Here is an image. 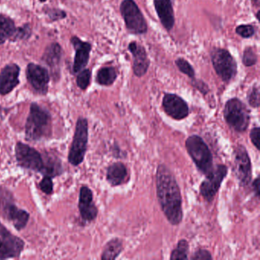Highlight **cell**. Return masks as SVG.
I'll use <instances>...</instances> for the list:
<instances>
[{
	"instance_id": "6da1fadb",
	"label": "cell",
	"mask_w": 260,
	"mask_h": 260,
	"mask_svg": "<svg viewBox=\"0 0 260 260\" xmlns=\"http://www.w3.org/2000/svg\"><path fill=\"white\" fill-rule=\"evenodd\" d=\"M156 196L161 209L172 225H179L183 217L180 188L172 172L164 164L157 167Z\"/></svg>"
},
{
	"instance_id": "7a4b0ae2",
	"label": "cell",
	"mask_w": 260,
	"mask_h": 260,
	"mask_svg": "<svg viewBox=\"0 0 260 260\" xmlns=\"http://www.w3.org/2000/svg\"><path fill=\"white\" fill-rule=\"evenodd\" d=\"M25 131V138L28 141L50 138L52 134V118L49 111L38 103H31Z\"/></svg>"
},
{
	"instance_id": "3957f363",
	"label": "cell",
	"mask_w": 260,
	"mask_h": 260,
	"mask_svg": "<svg viewBox=\"0 0 260 260\" xmlns=\"http://www.w3.org/2000/svg\"><path fill=\"white\" fill-rule=\"evenodd\" d=\"M185 147L199 171L208 176L214 169L211 150L199 135H191L185 141Z\"/></svg>"
},
{
	"instance_id": "277c9868",
	"label": "cell",
	"mask_w": 260,
	"mask_h": 260,
	"mask_svg": "<svg viewBox=\"0 0 260 260\" xmlns=\"http://www.w3.org/2000/svg\"><path fill=\"white\" fill-rule=\"evenodd\" d=\"M0 213L19 231L27 226L30 218L29 213L18 208L14 203L13 194L3 187H0Z\"/></svg>"
},
{
	"instance_id": "5b68a950",
	"label": "cell",
	"mask_w": 260,
	"mask_h": 260,
	"mask_svg": "<svg viewBox=\"0 0 260 260\" xmlns=\"http://www.w3.org/2000/svg\"><path fill=\"white\" fill-rule=\"evenodd\" d=\"M223 117L228 125L238 133L246 132L250 121L249 109L237 98L228 100L223 109Z\"/></svg>"
},
{
	"instance_id": "8992f818",
	"label": "cell",
	"mask_w": 260,
	"mask_h": 260,
	"mask_svg": "<svg viewBox=\"0 0 260 260\" xmlns=\"http://www.w3.org/2000/svg\"><path fill=\"white\" fill-rule=\"evenodd\" d=\"M89 124L86 118L80 117L76 124L75 132L68 154V160L74 167H78L84 160L87 150Z\"/></svg>"
},
{
	"instance_id": "52a82bcc",
	"label": "cell",
	"mask_w": 260,
	"mask_h": 260,
	"mask_svg": "<svg viewBox=\"0 0 260 260\" xmlns=\"http://www.w3.org/2000/svg\"><path fill=\"white\" fill-rule=\"evenodd\" d=\"M120 12L126 28L131 34L144 35L148 31L147 21L135 0H123Z\"/></svg>"
},
{
	"instance_id": "ba28073f",
	"label": "cell",
	"mask_w": 260,
	"mask_h": 260,
	"mask_svg": "<svg viewBox=\"0 0 260 260\" xmlns=\"http://www.w3.org/2000/svg\"><path fill=\"white\" fill-rule=\"evenodd\" d=\"M213 68L222 81L229 83L237 74V63L228 50L214 48L211 51Z\"/></svg>"
},
{
	"instance_id": "9c48e42d",
	"label": "cell",
	"mask_w": 260,
	"mask_h": 260,
	"mask_svg": "<svg viewBox=\"0 0 260 260\" xmlns=\"http://www.w3.org/2000/svg\"><path fill=\"white\" fill-rule=\"evenodd\" d=\"M18 165L26 170L45 174V160L44 153H41L34 147L18 142L15 148Z\"/></svg>"
},
{
	"instance_id": "30bf717a",
	"label": "cell",
	"mask_w": 260,
	"mask_h": 260,
	"mask_svg": "<svg viewBox=\"0 0 260 260\" xmlns=\"http://www.w3.org/2000/svg\"><path fill=\"white\" fill-rule=\"evenodd\" d=\"M24 248V240L12 234L0 222V259L19 258Z\"/></svg>"
},
{
	"instance_id": "8fae6325",
	"label": "cell",
	"mask_w": 260,
	"mask_h": 260,
	"mask_svg": "<svg viewBox=\"0 0 260 260\" xmlns=\"http://www.w3.org/2000/svg\"><path fill=\"white\" fill-rule=\"evenodd\" d=\"M228 167L223 164L215 166L212 172L206 176V179L200 185V193L207 202H212L220 189L223 179L228 175Z\"/></svg>"
},
{
	"instance_id": "7c38bea8",
	"label": "cell",
	"mask_w": 260,
	"mask_h": 260,
	"mask_svg": "<svg viewBox=\"0 0 260 260\" xmlns=\"http://www.w3.org/2000/svg\"><path fill=\"white\" fill-rule=\"evenodd\" d=\"M234 170L236 176L243 187L247 186L252 179L250 158L244 146L238 145L234 153Z\"/></svg>"
},
{
	"instance_id": "4fadbf2b",
	"label": "cell",
	"mask_w": 260,
	"mask_h": 260,
	"mask_svg": "<svg viewBox=\"0 0 260 260\" xmlns=\"http://www.w3.org/2000/svg\"><path fill=\"white\" fill-rule=\"evenodd\" d=\"M26 77L28 83L38 94L45 95L48 93L50 75L46 68L36 63H29L26 68Z\"/></svg>"
},
{
	"instance_id": "5bb4252c",
	"label": "cell",
	"mask_w": 260,
	"mask_h": 260,
	"mask_svg": "<svg viewBox=\"0 0 260 260\" xmlns=\"http://www.w3.org/2000/svg\"><path fill=\"white\" fill-rule=\"evenodd\" d=\"M162 109L168 116L176 121L187 118L189 108L186 102L176 94L166 93L162 99Z\"/></svg>"
},
{
	"instance_id": "9a60e30c",
	"label": "cell",
	"mask_w": 260,
	"mask_h": 260,
	"mask_svg": "<svg viewBox=\"0 0 260 260\" xmlns=\"http://www.w3.org/2000/svg\"><path fill=\"white\" fill-rule=\"evenodd\" d=\"M78 208L84 221H92L98 215V208L93 202V193L87 185H83L80 188Z\"/></svg>"
},
{
	"instance_id": "2e32d148",
	"label": "cell",
	"mask_w": 260,
	"mask_h": 260,
	"mask_svg": "<svg viewBox=\"0 0 260 260\" xmlns=\"http://www.w3.org/2000/svg\"><path fill=\"white\" fill-rule=\"evenodd\" d=\"M20 71V68L14 63L3 68L0 73V95H8L19 86Z\"/></svg>"
},
{
	"instance_id": "e0dca14e",
	"label": "cell",
	"mask_w": 260,
	"mask_h": 260,
	"mask_svg": "<svg viewBox=\"0 0 260 260\" xmlns=\"http://www.w3.org/2000/svg\"><path fill=\"white\" fill-rule=\"evenodd\" d=\"M127 48L133 56L132 68L134 74L138 77H144L150 64L145 48L138 42H131Z\"/></svg>"
},
{
	"instance_id": "ac0fdd59",
	"label": "cell",
	"mask_w": 260,
	"mask_h": 260,
	"mask_svg": "<svg viewBox=\"0 0 260 260\" xmlns=\"http://www.w3.org/2000/svg\"><path fill=\"white\" fill-rule=\"evenodd\" d=\"M71 42L75 49L73 71L74 74H77L87 66L89 55L92 51V45L89 42H83L77 36H73L71 39Z\"/></svg>"
},
{
	"instance_id": "d6986e66",
	"label": "cell",
	"mask_w": 260,
	"mask_h": 260,
	"mask_svg": "<svg viewBox=\"0 0 260 260\" xmlns=\"http://www.w3.org/2000/svg\"><path fill=\"white\" fill-rule=\"evenodd\" d=\"M153 5L162 27L167 31H171L175 25L174 10L172 0H153Z\"/></svg>"
},
{
	"instance_id": "ffe728a7",
	"label": "cell",
	"mask_w": 260,
	"mask_h": 260,
	"mask_svg": "<svg viewBox=\"0 0 260 260\" xmlns=\"http://www.w3.org/2000/svg\"><path fill=\"white\" fill-rule=\"evenodd\" d=\"M62 52L61 46L58 43H51L45 48L42 56V61L51 70L54 77L60 75Z\"/></svg>"
},
{
	"instance_id": "44dd1931",
	"label": "cell",
	"mask_w": 260,
	"mask_h": 260,
	"mask_svg": "<svg viewBox=\"0 0 260 260\" xmlns=\"http://www.w3.org/2000/svg\"><path fill=\"white\" fill-rule=\"evenodd\" d=\"M128 176L127 167L122 162H117L109 166L106 173V179L112 186H118L125 182Z\"/></svg>"
},
{
	"instance_id": "7402d4cb",
	"label": "cell",
	"mask_w": 260,
	"mask_h": 260,
	"mask_svg": "<svg viewBox=\"0 0 260 260\" xmlns=\"http://www.w3.org/2000/svg\"><path fill=\"white\" fill-rule=\"evenodd\" d=\"M44 156L45 160V171L44 176L54 178L60 176L63 173L62 162L58 156L48 152L44 153Z\"/></svg>"
},
{
	"instance_id": "603a6c76",
	"label": "cell",
	"mask_w": 260,
	"mask_h": 260,
	"mask_svg": "<svg viewBox=\"0 0 260 260\" xmlns=\"http://www.w3.org/2000/svg\"><path fill=\"white\" fill-rule=\"evenodd\" d=\"M16 29L14 21L0 13V45H4L7 40H10Z\"/></svg>"
},
{
	"instance_id": "cb8c5ba5",
	"label": "cell",
	"mask_w": 260,
	"mask_h": 260,
	"mask_svg": "<svg viewBox=\"0 0 260 260\" xmlns=\"http://www.w3.org/2000/svg\"><path fill=\"white\" fill-rule=\"evenodd\" d=\"M123 249H124V246H123L122 240L118 238L112 239L105 246L102 253L101 259H115L121 253Z\"/></svg>"
},
{
	"instance_id": "d4e9b609",
	"label": "cell",
	"mask_w": 260,
	"mask_h": 260,
	"mask_svg": "<svg viewBox=\"0 0 260 260\" xmlns=\"http://www.w3.org/2000/svg\"><path fill=\"white\" fill-rule=\"evenodd\" d=\"M118 77L116 70L113 67H105L100 68L97 72L95 80L100 86H112Z\"/></svg>"
},
{
	"instance_id": "484cf974",
	"label": "cell",
	"mask_w": 260,
	"mask_h": 260,
	"mask_svg": "<svg viewBox=\"0 0 260 260\" xmlns=\"http://www.w3.org/2000/svg\"><path fill=\"white\" fill-rule=\"evenodd\" d=\"M188 252H189V244L185 240H179L176 248L173 249L170 255V259H188Z\"/></svg>"
},
{
	"instance_id": "4316f807",
	"label": "cell",
	"mask_w": 260,
	"mask_h": 260,
	"mask_svg": "<svg viewBox=\"0 0 260 260\" xmlns=\"http://www.w3.org/2000/svg\"><path fill=\"white\" fill-rule=\"evenodd\" d=\"M32 34L31 25L29 24H25L19 28H16L14 34L10 39V42H16L19 41H25L29 39Z\"/></svg>"
},
{
	"instance_id": "83f0119b",
	"label": "cell",
	"mask_w": 260,
	"mask_h": 260,
	"mask_svg": "<svg viewBox=\"0 0 260 260\" xmlns=\"http://www.w3.org/2000/svg\"><path fill=\"white\" fill-rule=\"evenodd\" d=\"M92 72L90 70L83 69L77 74V84L82 90H86L90 84Z\"/></svg>"
},
{
	"instance_id": "f1b7e54d",
	"label": "cell",
	"mask_w": 260,
	"mask_h": 260,
	"mask_svg": "<svg viewBox=\"0 0 260 260\" xmlns=\"http://www.w3.org/2000/svg\"><path fill=\"white\" fill-rule=\"evenodd\" d=\"M175 63H176V67H177L178 69L179 70L180 72L188 76L191 80L194 79L196 72H194V68L190 64L188 60H185V59L182 58V57H179V58L175 60Z\"/></svg>"
},
{
	"instance_id": "f546056e",
	"label": "cell",
	"mask_w": 260,
	"mask_h": 260,
	"mask_svg": "<svg viewBox=\"0 0 260 260\" xmlns=\"http://www.w3.org/2000/svg\"><path fill=\"white\" fill-rule=\"evenodd\" d=\"M258 57L255 50L252 47H246L243 51V63L244 66L252 67L256 64Z\"/></svg>"
},
{
	"instance_id": "4dcf8cb0",
	"label": "cell",
	"mask_w": 260,
	"mask_h": 260,
	"mask_svg": "<svg viewBox=\"0 0 260 260\" xmlns=\"http://www.w3.org/2000/svg\"><path fill=\"white\" fill-rule=\"evenodd\" d=\"M236 34L238 35L243 39H250L255 35V27L252 25L248 24H243V25H238L235 29Z\"/></svg>"
},
{
	"instance_id": "1f68e13d",
	"label": "cell",
	"mask_w": 260,
	"mask_h": 260,
	"mask_svg": "<svg viewBox=\"0 0 260 260\" xmlns=\"http://www.w3.org/2000/svg\"><path fill=\"white\" fill-rule=\"evenodd\" d=\"M45 14L49 18L51 22L62 20L67 17V13L63 10L57 8H46L45 10Z\"/></svg>"
},
{
	"instance_id": "d6a6232c",
	"label": "cell",
	"mask_w": 260,
	"mask_h": 260,
	"mask_svg": "<svg viewBox=\"0 0 260 260\" xmlns=\"http://www.w3.org/2000/svg\"><path fill=\"white\" fill-rule=\"evenodd\" d=\"M248 103L251 107L258 109L259 107V89L258 86H253L247 95Z\"/></svg>"
},
{
	"instance_id": "836d02e7",
	"label": "cell",
	"mask_w": 260,
	"mask_h": 260,
	"mask_svg": "<svg viewBox=\"0 0 260 260\" xmlns=\"http://www.w3.org/2000/svg\"><path fill=\"white\" fill-rule=\"evenodd\" d=\"M53 178L48 176H44L43 179L39 183V188L47 194H52L54 192V183L52 181Z\"/></svg>"
},
{
	"instance_id": "e575fe53",
	"label": "cell",
	"mask_w": 260,
	"mask_h": 260,
	"mask_svg": "<svg viewBox=\"0 0 260 260\" xmlns=\"http://www.w3.org/2000/svg\"><path fill=\"white\" fill-rule=\"evenodd\" d=\"M191 258L192 260H211L212 259L213 257L209 251L205 249H200L194 252Z\"/></svg>"
},
{
	"instance_id": "d590c367",
	"label": "cell",
	"mask_w": 260,
	"mask_h": 260,
	"mask_svg": "<svg viewBox=\"0 0 260 260\" xmlns=\"http://www.w3.org/2000/svg\"><path fill=\"white\" fill-rule=\"evenodd\" d=\"M259 133V127H253V128L251 130L250 135H249L252 144L255 146V148L258 150H260Z\"/></svg>"
},
{
	"instance_id": "8d00e7d4",
	"label": "cell",
	"mask_w": 260,
	"mask_h": 260,
	"mask_svg": "<svg viewBox=\"0 0 260 260\" xmlns=\"http://www.w3.org/2000/svg\"><path fill=\"white\" fill-rule=\"evenodd\" d=\"M194 83H193V86L196 87L198 90L200 91L203 95H206L208 92H209V88H208V85L204 82L201 81V80H196L194 79Z\"/></svg>"
},
{
	"instance_id": "74e56055",
	"label": "cell",
	"mask_w": 260,
	"mask_h": 260,
	"mask_svg": "<svg viewBox=\"0 0 260 260\" xmlns=\"http://www.w3.org/2000/svg\"><path fill=\"white\" fill-rule=\"evenodd\" d=\"M252 189H253L255 196L259 199V179H258V176L255 178L252 182Z\"/></svg>"
},
{
	"instance_id": "f35d334b",
	"label": "cell",
	"mask_w": 260,
	"mask_h": 260,
	"mask_svg": "<svg viewBox=\"0 0 260 260\" xmlns=\"http://www.w3.org/2000/svg\"><path fill=\"white\" fill-rule=\"evenodd\" d=\"M6 109H4V107H2V106H0V117H2L3 113H4V112H5Z\"/></svg>"
},
{
	"instance_id": "ab89813d",
	"label": "cell",
	"mask_w": 260,
	"mask_h": 260,
	"mask_svg": "<svg viewBox=\"0 0 260 260\" xmlns=\"http://www.w3.org/2000/svg\"><path fill=\"white\" fill-rule=\"evenodd\" d=\"M251 1H252L255 5H258V2H259V0H251Z\"/></svg>"
},
{
	"instance_id": "60d3db41",
	"label": "cell",
	"mask_w": 260,
	"mask_h": 260,
	"mask_svg": "<svg viewBox=\"0 0 260 260\" xmlns=\"http://www.w3.org/2000/svg\"><path fill=\"white\" fill-rule=\"evenodd\" d=\"M258 15H259V10L257 11L256 14H255V17H256L257 20H259V17H258Z\"/></svg>"
},
{
	"instance_id": "b9f144b4",
	"label": "cell",
	"mask_w": 260,
	"mask_h": 260,
	"mask_svg": "<svg viewBox=\"0 0 260 260\" xmlns=\"http://www.w3.org/2000/svg\"><path fill=\"white\" fill-rule=\"evenodd\" d=\"M41 3H45L46 2L47 0H39Z\"/></svg>"
}]
</instances>
